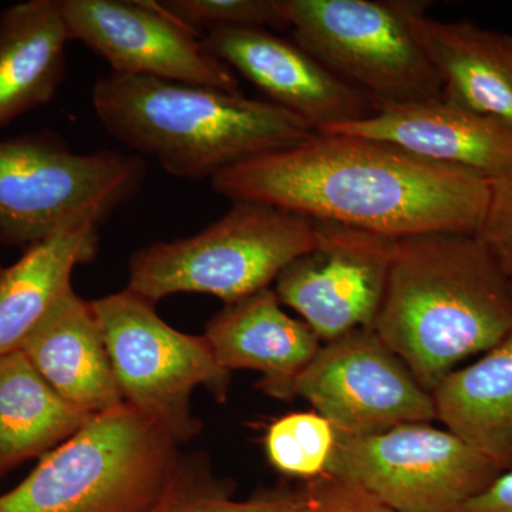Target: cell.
I'll list each match as a JSON object with an SVG mask.
<instances>
[{
	"label": "cell",
	"instance_id": "6da1fadb",
	"mask_svg": "<svg viewBox=\"0 0 512 512\" xmlns=\"http://www.w3.org/2000/svg\"><path fill=\"white\" fill-rule=\"evenodd\" d=\"M231 201H255L326 224L402 239L476 234L490 181L372 138L315 131L212 178Z\"/></svg>",
	"mask_w": 512,
	"mask_h": 512
},
{
	"label": "cell",
	"instance_id": "7a4b0ae2",
	"mask_svg": "<svg viewBox=\"0 0 512 512\" xmlns=\"http://www.w3.org/2000/svg\"><path fill=\"white\" fill-rule=\"evenodd\" d=\"M373 329L433 393L510 335L512 282L476 234L396 239Z\"/></svg>",
	"mask_w": 512,
	"mask_h": 512
},
{
	"label": "cell",
	"instance_id": "3957f363",
	"mask_svg": "<svg viewBox=\"0 0 512 512\" xmlns=\"http://www.w3.org/2000/svg\"><path fill=\"white\" fill-rule=\"evenodd\" d=\"M92 103L111 137L184 180H212L315 133L269 100L131 74L101 77Z\"/></svg>",
	"mask_w": 512,
	"mask_h": 512
},
{
	"label": "cell",
	"instance_id": "277c9868",
	"mask_svg": "<svg viewBox=\"0 0 512 512\" xmlns=\"http://www.w3.org/2000/svg\"><path fill=\"white\" fill-rule=\"evenodd\" d=\"M180 463L178 444L123 403L45 454L0 512H151Z\"/></svg>",
	"mask_w": 512,
	"mask_h": 512
},
{
	"label": "cell",
	"instance_id": "5b68a950",
	"mask_svg": "<svg viewBox=\"0 0 512 512\" xmlns=\"http://www.w3.org/2000/svg\"><path fill=\"white\" fill-rule=\"evenodd\" d=\"M316 237L309 218L264 202L232 201L198 234L138 249L127 288L154 305L175 293H205L228 305L271 288Z\"/></svg>",
	"mask_w": 512,
	"mask_h": 512
},
{
	"label": "cell",
	"instance_id": "8992f818",
	"mask_svg": "<svg viewBox=\"0 0 512 512\" xmlns=\"http://www.w3.org/2000/svg\"><path fill=\"white\" fill-rule=\"evenodd\" d=\"M147 178L143 157L76 153L55 133L0 141V242L30 248L83 224H103Z\"/></svg>",
	"mask_w": 512,
	"mask_h": 512
},
{
	"label": "cell",
	"instance_id": "52a82bcc",
	"mask_svg": "<svg viewBox=\"0 0 512 512\" xmlns=\"http://www.w3.org/2000/svg\"><path fill=\"white\" fill-rule=\"evenodd\" d=\"M419 3L278 0L293 40L376 110L443 97V84L410 28Z\"/></svg>",
	"mask_w": 512,
	"mask_h": 512
},
{
	"label": "cell",
	"instance_id": "ba28073f",
	"mask_svg": "<svg viewBox=\"0 0 512 512\" xmlns=\"http://www.w3.org/2000/svg\"><path fill=\"white\" fill-rule=\"evenodd\" d=\"M92 306L124 403L175 443L194 439L202 426L192 416V392L205 387L222 403L231 384V372L215 359L205 336L171 328L153 302L128 288Z\"/></svg>",
	"mask_w": 512,
	"mask_h": 512
},
{
	"label": "cell",
	"instance_id": "9c48e42d",
	"mask_svg": "<svg viewBox=\"0 0 512 512\" xmlns=\"http://www.w3.org/2000/svg\"><path fill=\"white\" fill-rule=\"evenodd\" d=\"M326 476L399 512H461L501 476L456 434L431 423L339 433Z\"/></svg>",
	"mask_w": 512,
	"mask_h": 512
},
{
	"label": "cell",
	"instance_id": "30bf717a",
	"mask_svg": "<svg viewBox=\"0 0 512 512\" xmlns=\"http://www.w3.org/2000/svg\"><path fill=\"white\" fill-rule=\"evenodd\" d=\"M291 397L352 436L437 420L433 394L372 328L322 343L293 382Z\"/></svg>",
	"mask_w": 512,
	"mask_h": 512
},
{
	"label": "cell",
	"instance_id": "8fae6325",
	"mask_svg": "<svg viewBox=\"0 0 512 512\" xmlns=\"http://www.w3.org/2000/svg\"><path fill=\"white\" fill-rule=\"evenodd\" d=\"M316 231L315 247L276 278V296L322 343L373 329L396 239L326 222H316Z\"/></svg>",
	"mask_w": 512,
	"mask_h": 512
},
{
	"label": "cell",
	"instance_id": "7c38bea8",
	"mask_svg": "<svg viewBox=\"0 0 512 512\" xmlns=\"http://www.w3.org/2000/svg\"><path fill=\"white\" fill-rule=\"evenodd\" d=\"M62 9L72 40L103 57L113 73L241 93L227 64L157 2L62 0Z\"/></svg>",
	"mask_w": 512,
	"mask_h": 512
},
{
	"label": "cell",
	"instance_id": "4fadbf2b",
	"mask_svg": "<svg viewBox=\"0 0 512 512\" xmlns=\"http://www.w3.org/2000/svg\"><path fill=\"white\" fill-rule=\"evenodd\" d=\"M205 47L258 87L271 103L325 131L367 119L375 104L329 72L293 40L268 29H217L202 36Z\"/></svg>",
	"mask_w": 512,
	"mask_h": 512
},
{
	"label": "cell",
	"instance_id": "5bb4252c",
	"mask_svg": "<svg viewBox=\"0 0 512 512\" xmlns=\"http://www.w3.org/2000/svg\"><path fill=\"white\" fill-rule=\"evenodd\" d=\"M325 133L384 141L434 163L471 171L487 181L512 171V126L443 97L384 107L367 119Z\"/></svg>",
	"mask_w": 512,
	"mask_h": 512
},
{
	"label": "cell",
	"instance_id": "9a60e30c",
	"mask_svg": "<svg viewBox=\"0 0 512 512\" xmlns=\"http://www.w3.org/2000/svg\"><path fill=\"white\" fill-rule=\"evenodd\" d=\"M204 336L224 369L262 373V390L279 399H291L296 377L322 348L302 319L282 309L272 288L225 305L208 322Z\"/></svg>",
	"mask_w": 512,
	"mask_h": 512
},
{
	"label": "cell",
	"instance_id": "2e32d148",
	"mask_svg": "<svg viewBox=\"0 0 512 512\" xmlns=\"http://www.w3.org/2000/svg\"><path fill=\"white\" fill-rule=\"evenodd\" d=\"M20 350L63 399L89 416L124 403L92 302L73 288L40 320Z\"/></svg>",
	"mask_w": 512,
	"mask_h": 512
},
{
	"label": "cell",
	"instance_id": "e0dca14e",
	"mask_svg": "<svg viewBox=\"0 0 512 512\" xmlns=\"http://www.w3.org/2000/svg\"><path fill=\"white\" fill-rule=\"evenodd\" d=\"M426 3L410 28L443 84V99L512 126V35L471 22H440Z\"/></svg>",
	"mask_w": 512,
	"mask_h": 512
},
{
	"label": "cell",
	"instance_id": "ac0fdd59",
	"mask_svg": "<svg viewBox=\"0 0 512 512\" xmlns=\"http://www.w3.org/2000/svg\"><path fill=\"white\" fill-rule=\"evenodd\" d=\"M72 40L62 0H28L0 15V127L46 106L66 76Z\"/></svg>",
	"mask_w": 512,
	"mask_h": 512
},
{
	"label": "cell",
	"instance_id": "d6986e66",
	"mask_svg": "<svg viewBox=\"0 0 512 512\" xmlns=\"http://www.w3.org/2000/svg\"><path fill=\"white\" fill-rule=\"evenodd\" d=\"M437 420L501 474L512 470V330L434 389Z\"/></svg>",
	"mask_w": 512,
	"mask_h": 512
},
{
	"label": "cell",
	"instance_id": "ffe728a7",
	"mask_svg": "<svg viewBox=\"0 0 512 512\" xmlns=\"http://www.w3.org/2000/svg\"><path fill=\"white\" fill-rule=\"evenodd\" d=\"M99 225L66 229L32 245L0 274V357L23 342L55 303L72 288L76 266L89 264L99 251Z\"/></svg>",
	"mask_w": 512,
	"mask_h": 512
},
{
	"label": "cell",
	"instance_id": "44dd1931",
	"mask_svg": "<svg viewBox=\"0 0 512 512\" xmlns=\"http://www.w3.org/2000/svg\"><path fill=\"white\" fill-rule=\"evenodd\" d=\"M92 417L63 399L22 350L0 357V476L45 456Z\"/></svg>",
	"mask_w": 512,
	"mask_h": 512
},
{
	"label": "cell",
	"instance_id": "7402d4cb",
	"mask_svg": "<svg viewBox=\"0 0 512 512\" xmlns=\"http://www.w3.org/2000/svg\"><path fill=\"white\" fill-rule=\"evenodd\" d=\"M305 488L278 487L234 500L232 487L212 477L204 460H183L151 512H308Z\"/></svg>",
	"mask_w": 512,
	"mask_h": 512
},
{
	"label": "cell",
	"instance_id": "603a6c76",
	"mask_svg": "<svg viewBox=\"0 0 512 512\" xmlns=\"http://www.w3.org/2000/svg\"><path fill=\"white\" fill-rule=\"evenodd\" d=\"M336 441L338 430L328 419L316 412H295L269 424L264 446L275 470L311 483L328 473Z\"/></svg>",
	"mask_w": 512,
	"mask_h": 512
},
{
	"label": "cell",
	"instance_id": "cb8c5ba5",
	"mask_svg": "<svg viewBox=\"0 0 512 512\" xmlns=\"http://www.w3.org/2000/svg\"><path fill=\"white\" fill-rule=\"evenodd\" d=\"M157 5L198 36L201 29H289L278 0H161Z\"/></svg>",
	"mask_w": 512,
	"mask_h": 512
},
{
	"label": "cell",
	"instance_id": "d4e9b609",
	"mask_svg": "<svg viewBox=\"0 0 512 512\" xmlns=\"http://www.w3.org/2000/svg\"><path fill=\"white\" fill-rule=\"evenodd\" d=\"M477 237L512 282V171L490 181V197Z\"/></svg>",
	"mask_w": 512,
	"mask_h": 512
},
{
	"label": "cell",
	"instance_id": "484cf974",
	"mask_svg": "<svg viewBox=\"0 0 512 512\" xmlns=\"http://www.w3.org/2000/svg\"><path fill=\"white\" fill-rule=\"evenodd\" d=\"M308 495V512H399L387 507L353 485L322 477L303 483Z\"/></svg>",
	"mask_w": 512,
	"mask_h": 512
},
{
	"label": "cell",
	"instance_id": "4316f807",
	"mask_svg": "<svg viewBox=\"0 0 512 512\" xmlns=\"http://www.w3.org/2000/svg\"><path fill=\"white\" fill-rule=\"evenodd\" d=\"M461 512H512V470L501 474Z\"/></svg>",
	"mask_w": 512,
	"mask_h": 512
},
{
	"label": "cell",
	"instance_id": "83f0119b",
	"mask_svg": "<svg viewBox=\"0 0 512 512\" xmlns=\"http://www.w3.org/2000/svg\"><path fill=\"white\" fill-rule=\"evenodd\" d=\"M2 271H3V266L0 265V274H2Z\"/></svg>",
	"mask_w": 512,
	"mask_h": 512
}]
</instances>
